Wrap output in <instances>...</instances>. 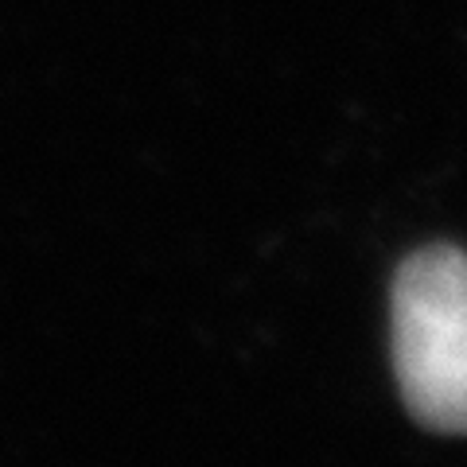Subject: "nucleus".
I'll use <instances>...</instances> for the list:
<instances>
[{"label": "nucleus", "mask_w": 467, "mask_h": 467, "mask_svg": "<svg viewBox=\"0 0 467 467\" xmlns=\"http://www.w3.org/2000/svg\"><path fill=\"white\" fill-rule=\"evenodd\" d=\"M393 367L420 425L467 432V254L429 245L398 269Z\"/></svg>", "instance_id": "obj_1"}]
</instances>
